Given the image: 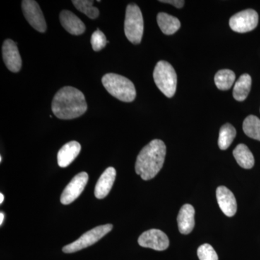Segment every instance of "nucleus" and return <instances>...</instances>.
<instances>
[{"label":"nucleus","mask_w":260,"mask_h":260,"mask_svg":"<svg viewBox=\"0 0 260 260\" xmlns=\"http://www.w3.org/2000/svg\"><path fill=\"white\" fill-rule=\"evenodd\" d=\"M88 109L84 94L78 89L65 86L58 90L51 103V110L56 117L64 120L76 119Z\"/></svg>","instance_id":"f257e3e1"},{"label":"nucleus","mask_w":260,"mask_h":260,"mask_svg":"<svg viewBox=\"0 0 260 260\" xmlns=\"http://www.w3.org/2000/svg\"><path fill=\"white\" fill-rule=\"evenodd\" d=\"M167 147L160 140H153L142 149L137 157L135 172L143 180L153 179L161 170L165 161Z\"/></svg>","instance_id":"f03ea898"},{"label":"nucleus","mask_w":260,"mask_h":260,"mask_svg":"<svg viewBox=\"0 0 260 260\" xmlns=\"http://www.w3.org/2000/svg\"><path fill=\"white\" fill-rule=\"evenodd\" d=\"M104 88L112 96L123 102H133L136 98V89L131 80L114 73H108L102 78Z\"/></svg>","instance_id":"7ed1b4c3"},{"label":"nucleus","mask_w":260,"mask_h":260,"mask_svg":"<svg viewBox=\"0 0 260 260\" xmlns=\"http://www.w3.org/2000/svg\"><path fill=\"white\" fill-rule=\"evenodd\" d=\"M153 79L159 90L166 96L175 95L177 86V75L172 65L167 61H159L153 71Z\"/></svg>","instance_id":"20e7f679"},{"label":"nucleus","mask_w":260,"mask_h":260,"mask_svg":"<svg viewBox=\"0 0 260 260\" xmlns=\"http://www.w3.org/2000/svg\"><path fill=\"white\" fill-rule=\"evenodd\" d=\"M144 21L138 5L131 3L126 7L124 32L130 42L139 44L143 39Z\"/></svg>","instance_id":"39448f33"},{"label":"nucleus","mask_w":260,"mask_h":260,"mask_svg":"<svg viewBox=\"0 0 260 260\" xmlns=\"http://www.w3.org/2000/svg\"><path fill=\"white\" fill-rule=\"evenodd\" d=\"M113 229L112 224H106V225H99L94 228L88 232L85 233L74 242L68 244L63 247L62 251L64 253H74L76 251L82 250L88 246L93 245L99 242L104 236L107 235Z\"/></svg>","instance_id":"423d86ee"},{"label":"nucleus","mask_w":260,"mask_h":260,"mask_svg":"<svg viewBox=\"0 0 260 260\" xmlns=\"http://www.w3.org/2000/svg\"><path fill=\"white\" fill-rule=\"evenodd\" d=\"M258 22L259 15L255 10L247 9L233 15L229 20V25L234 31L244 34L255 29Z\"/></svg>","instance_id":"0eeeda50"},{"label":"nucleus","mask_w":260,"mask_h":260,"mask_svg":"<svg viewBox=\"0 0 260 260\" xmlns=\"http://www.w3.org/2000/svg\"><path fill=\"white\" fill-rule=\"evenodd\" d=\"M22 10L24 17L29 24L38 31L45 32L47 23L40 6L34 0H24L22 2Z\"/></svg>","instance_id":"6e6552de"},{"label":"nucleus","mask_w":260,"mask_h":260,"mask_svg":"<svg viewBox=\"0 0 260 260\" xmlns=\"http://www.w3.org/2000/svg\"><path fill=\"white\" fill-rule=\"evenodd\" d=\"M138 244L145 248L154 250L164 251L169 246V239L167 234L158 229H150L140 236Z\"/></svg>","instance_id":"1a4fd4ad"},{"label":"nucleus","mask_w":260,"mask_h":260,"mask_svg":"<svg viewBox=\"0 0 260 260\" xmlns=\"http://www.w3.org/2000/svg\"><path fill=\"white\" fill-rule=\"evenodd\" d=\"M88 181V174L86 172L77 174L63 191L60 198L61 204L66 205L73 203L82 194Z\"/></svg>","instance_id":"9d476101"},{"label":"nucleus","mask_w":260,"mask_h":260,"mask_svg":"<svg viewBox=\"0 0 260 260\" xmlns=\"http://www.w3.org/2000/svg\"><path fill=\"white\" fill-rule=\"evenodd\" d=\"M3 58L7 68L13 73H18L21 69L22 59L16 43L7 39L3 43Z\"/></svg>","instance_id":"9b49d317"},{"label":"nucleus","mask_w":260,"mask_h":260,"mask_svg":"<svg viewBox=\"0 0 260 260\" xmlns=\"http://www.w3.org/2000/svg\"><path fill=\"white\" fill-rule=\"evenodd\" d=\"M216 198L219 207L228 217H232L237 211V203L232 191L224 186L216 189Z\"/></svg>","instance_id":"f8f14e48"},{"label":"nucleus","mask_w":260,"mask_h":260,"mask_svg":"<svg viewBox=\"0 0 260 260\" xmlns=\"http://www.w3.org/2000/svg\"><path fill=\"white\" fill-rule=\"evenodd\" d=\"M116 172L115 169L113 167H109L103 173L102 175L99 178L95 187V196L97 199L102 200L110 192L114 181L116 179Z\"/></svg>","instance_id":"ddd939ff"},{"label":"nucleus","mask_w":260,"mask_h":260,"mask_svg":"<svg viewBox=\"0 0 260 260\" xmlns=\"http://www.w3.org/2000/svg\"><path fill=\"white\" fill-rule=\"evenodd\" d=\"M59 20L63 28L72 35H81L85 31V24L69 10H62L59 15Z\"/></svg>","instance_id":"4468645a"},{"label":"nucleus","mask_w":260,"mask_h":260,"mask_svg":"<svg viewBox=\"0 0 260 260\" xmlns=\"http://www.w3.org/2000/svg\"><path fill=\"white\" fill-rule=\"evenodd\" d=\"M195 210L192 205L186 204L181 207L177 216L178 227L181 234H190L194 227Z\"/></svg>","instance_id":"2eb2a0df"},{"label":"nucleus","mask_w":260,"mask_h":260,"mask_svg":"<svg viewBox=\"0 0 260 260\" xmlns=\"http://www.w3.org/2000/svg\"><path fill=\"white\" fill-rule=\"evenodd\" d=\"M81 145L77 141H71L61 147L57 154L58 165L61 168L68 167L79 155Z\"/></svg>","instance_id":"dca6fc26"},{"label":"nucleus","mask_w":260,"mask_h":260,"mask_svg":"<svg viewBox=\"0 0 260 260\" xmlns=\"http://www.w3.org/2000/svg\"><path fill=\"white\" fill-rule=\"evenodd\" d=\"M157 23L159 28L166 35L175 34L181 27L179 19L166 13H159L157 15Z\"/></svg>","instance_id":"f3484780"},{"label":"nucleus","mask_w":260,"mask_h":260,"mask_svg":"<svg viewBox=\"0 0 260 260\" xmlns=\"http://www.w3.org/2000/svg\"><path fill=\"white\" fill-rule=\"evenodd\" d=\"M251 88V78L249 74L241 75L236 82L233 90V96L237 102H244L249 95Z\"/></svg>","instance_id":"a211bd4d"},{"label":"nucleus","mask_w":260,"mask_h":260,"mask_svg":"<svg viewBox=\"0 0 260 260\" xmlns=\"http://www.w3.org/2000/svg\"><path fill=\"white\" fill-rule=\"evenodd\" d=\"M233 155L238 164L243 169H250L254 167V155L246 145H238L233 151Z\"/></svg>","instance_id":"6ab92c4d"},{"label":"nucleus","mask_w":260,"mask_h":260,"mask_svg":"<svg viewBox=\"0 0 260 260\" xmlns=\"http://www.w3.org/2000/svg\"><path fill=\"white\" fill-rule=\"evenodd\" d=\"M237 135V130L232 124L227 123L220 127L219 132L218 146L220 150L229 148Z\"/></svg>","instance_id":"aec40b11"},{"label":"nucleus","mask_w":260,"mask_h":260,"mask_svg":"<svg viewBox=\"0 0 260 260\" xmlns=\"http://www.w3.org/2000/svg\"><path fill=\"white\" fill-rule=\"evenodd\" d=\"M236 80V75L232 70H219L215 75V85L220 90H228L232 88Z\"/></svg>","instance_id":"412c9836"},{"label":"nucleus","mask_w":260,"mask_h":260,"mask_svg":"<svg viewBox=\"0 0 260 260\" xmlns=\"http://www.w3.org/2000/svg\"><path fill=\"white\" fill-rule=\"evenodd\" d=\"M243 130L246 136L260 141V119L257 116H248L243 122Z\"/></svg>","instance_id":"4be33fe9"},{"label":"nucleus","mask_w":260,"mask_h":260,"mask_svg":"<svg viewBox=\"0 0 260 260\" xmlns=\"http://www.w3.org/2000/svg\"><path fill=\"white\" fill-rule=\"evenodd\" d=\"M93 1L89 0H73V4L80 12L86 15L89 18L94 20L99 15V10L93 6Z\"/></svg>","instance_id":"5701e85b"},{"label":"nucleus","mask_w":260,"mask_h":260,"mask_svg":"<svg viewBox=\"0 0 260 260\" xmlns=\"http://www.w3.org/2000/svg\"><path fill=\"white\" fill-rule=\"evenodd\" d=\"M198 256L200 260H218V256L213 246L204 244L198 249Z\"/></svg>","instance_id":"b1692460"},{"label":"nucleus","mask_w":260,"mask_h":260,"mask_svg":"<svg viewBox=\"0 0 260 260\" xmlns=\"http://www.w3.org/2000/svg\"><path fill=\"white\" fill-rule=\"evenodd\" d=\"M90 42H91L93 51H99L106 47L108 41L104 32L101 31V30L98 28L97 30L92 34Z\"/></svg>","instance_id":"393cba45"},{"label":"nucleus","mask_w":260,"mask_h":260,"mask_svg":"<svg viewBox=\"0 0 260 260\" xmlns=\"http://www.w3.org/2000/svg\"><path fill=\"white\" fill-rule=\"evenodd\" d=\"M160 3H168V4H171L174 5V7L177 8H183L185 2L180 1V0H167V1H160Z\"/></svg>","instance_id":"a878e982"},{"label":"nucleus","mask_w":260,"mask_h":260,"mask_svg":"<svg viewBox=\"0 0 260 260\" xmlns=\"http://www.w3.org/2000/svg\"><path fill=\"white\" fill-rule=\"evenodd\" d=\"M5 215L4 213H0V225H3V220H4Z\"/></svg>","instance_id":"bb28decb"},{"label":"nucleus","mask_w":260,"mask_h":260,"mask_svg":"<svg viewBox=\"0 0 260 260\" xmlns=\"http://www.w3.org/2000/svg\"><path fill=\"white\" fill-rule=\"evenodd\" d=\"M3 201H4V195H3V193L0 194V203L3 204Z\"/></svg>","instance_id":"cd10ccee"},{"label":"nucleus","mask_w":260,"mask_h":260,"mask_svg":"<svg viewBox=\"0 0 260 260\" xmlns=\"http://www.w3.org/2000/svg\"><path fill=\"white\" fill-rule=\"evenodd\" d=\"M3 161V158H2V156H1V158H0V162H2Z\"/></svg>","instance_id":"c85d7f7f"}]
</instances>
